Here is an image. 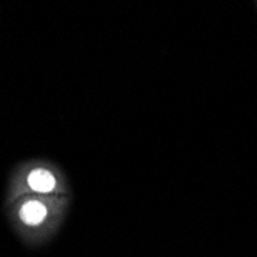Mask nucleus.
I'll list each match as a JSON object with an SVG mask.
<instances>
[{
	"label": "nucleus",
	"mask_w": 257,
	"mask_h": 257,
	"mask_svg": "<svg viewBox=\"0 0 257 257\" xmlns=\"http://www.w3.org/2000/svg\"><path fill=\"white\" fill-rule=\"evenodd\" d=\"M59 191H62V179L59 174L48 165L34 163L25 171H22L16 179L13 196L17 197L25 193L36 196H51Z\"/></svg>",
	"instance_id": "f03ea898"
},
{
	"label": "nucleus",
	"mask_w": 257,
	"mask_h": 257,
	"mask_svg": "<svg viewBox=\"0 0 257 257\" xmlns=\"http://www.w3.org/2000/svg\"><path fill=\"white\" fill-rule=\"evenodd\" d=\"M62 202L50 196H28L19 200L14 209V217L22 229L36 232L48 229L59 214Z\"/></svg>",
	"instance_id": "f257e3e1"
}]
</instances>
